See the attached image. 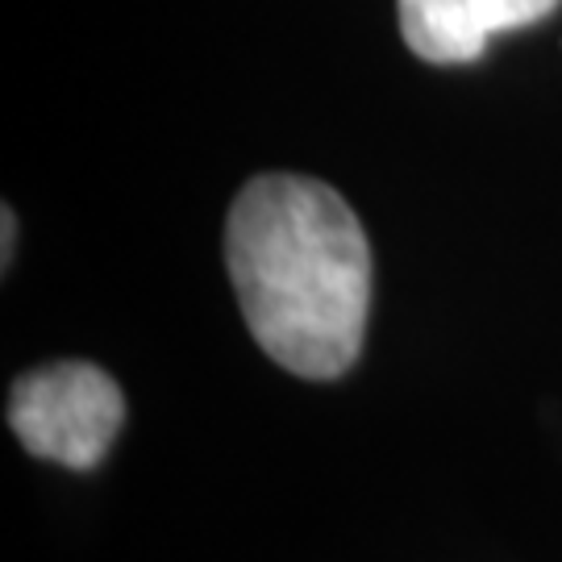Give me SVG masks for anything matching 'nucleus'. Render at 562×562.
I'll return each mask as SVG.
<instances>
[{"mask_svg":"<svg viewBox=\"0 0 562 562\" xmlns=\"http://www.w3.org/2000/svg\"><path fill=\"white\" fill-rule=\"evenodd\" d=\"M225 267L250 338L301 380H338L362 350L371 246L355 209L308 176H255L225 222Z\"/></svg>","mask_w":562,"mask_h":562,"instance_id":"1","label":"nucleus"},{"mask_svg":"<svg viewBox=\"0 0 562 562\" xmlns=\"http://www.w3.org/2000/svg\"><path fill=\"white\" fill-rule=\"evenodd\" d=\"M125 425V396L97 362H50L25 371L9 392L18 442L71 471L101 467Z\"/></svg>","mask_w":562,"mask_h":562,"instance_id":"2","label":"nucleus"},{"mask_svg":"<svg viewBox=\"0 0 562 562\" xmlns=\"http://www.w3.org/2000/svg\"><path fill=\"white\" fill-rule=\"evenodd\" d=\"M559 0H396L401 34L425 63H471L487 42L550 18Z\"/></svg>","mask_w":562,"mask_h":562,"instance_id":"3","label":"nucleus"},{"mask_svg":"<svg viewBox=\"0 0 562 562\" xmlns=\"http://www.w3.org/2000/svg\"><path fill=\"white\" fill-rule=\"evenodd\" d=\"M13 238H18V225H13V209H4V267L13 262Z\"/></svg>","mask_w":562,"mask_h":562,"instance_id":"4","label":"nucleus"}]
</instances>
